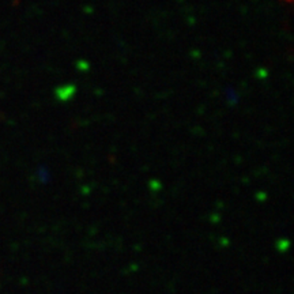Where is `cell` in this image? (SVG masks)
Returning <instances> with one entry per match:
<instances>
[]
</instances>
